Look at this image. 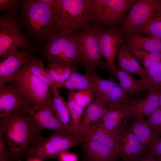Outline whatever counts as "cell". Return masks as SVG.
Instances as JSON below:
<instances>
[{"instance_id":"1","label":"cell","mask_w":161,"mask_h":161,"mask_svg":"<svg viewBox=\"0 0 161 161\" xmlns=\"http://www.w3.org/2000/svg\"><path fill=\"white\" fill-rule=\"evenodd\" d=\"M0 131L5 138L9 153L18 160L28 154L33 142L40 135L23 106L7 117L0 119Z\"/></svg>"},{"instance_id":"2","label":"cell","mask_w":161,"mask_h":161,"mask_svg":"<svg viewBox=\"0 0 161 161\" xmlns=\"http://www.w3.org/2000/svg\"><path fill=\"white\" fill-rule=\"evenodd\" d=\"M52 4H46L38 0H26L19 4L22 18L19 21L39 44L56 32Z\"/></svg>"},{"instance_id":"3","label":"cell","mask_w":161,"mask_h":161,"mask_svg":"<svg viewBox=\"0 0 161 161\" xmlns=\"http://www.w3.org/2000/svg\"><path fill=\"white\" fill-rule=\"evenodd\" d=\"M52 7L56 32H78L91 24L86 0H55Z\"/></svg>"},{"instance_id":"4","label":"cell","mask_w":161,"mask_h":161,"mask_svg":"<svg viewBox=\"0 0 161 161\" xmlns=\"http://www.w3.org/2000/svg\"><path fill=\"white\" fill-rule=\"evenodd\" d=\"M79 32L58 31L47 40L44 50L50 63L62 64L75 68L81 64Z\"/></svg>"},{"instance_id":"5","label":"cell","mask_w":161,"mask_h":161,"mask_svg":"<svg viewBox=\"0 0 161 161\" xmlns=\"http://www.w3.org/2000/svg\"><path fill=\"white\" fill-rule=\"evenodd\" d=\"M84 141L80 135L67 131L55 132L47 138L40 135L30 147L28 159L42 161L58 157L61 153Z\"/></svg>"},{"instance_id":"6","label":"cell","mask_w":161,"mask_h":161,"mask_svg":"<svg viewBox=\"0 0 161 161\" xmlns=\"http://www.w3.org/2000/svg\"><path fill=\"white\" fill-rule=\"evenodd\" d=\"M90 12V24L97 27H115L123 22L133 0H86Z\"/></svg>"},{"instance_id":"7","label":"cell","mask_w":161,"mask_h":161,"mask_svg":"<svg viewBox=\"0 0 161 161\" xmlns=\"http://www.w3.org/2000/svg\"><path fill=\"white\" fill-rule=\"evenodd\" d=\"M28 65L16 72L13 81L16 82L28 104L35 106L51 105L52 89L30 71Z\"/></svg>"},{"instance_id":"8","label":"cell","mask_w":161,"mask_h":161,"mask_svg":"<svg viewBox=\"0 0 161 161\" xmlns=\"http://www.w3.org/2000/svg\"><path fill=\"white\" fill-rule=\"evenodd\" d=\"M15 10L8 11L0 17L1 57L6 58L9 52L14 49L30 50L28 42L21 31Z\"/></svg>"},{"instance_id":"9","label":"cell","mask_w":161,"mask_h":161,"mask_svg":"<svg viewBox=\"0 0 161 161\" xmlns=\"http://www.w3.org/2000/svg\"><path fill=\"white\" fill-rule=\"evenodd\" d=\"M78 35L81 64L87 72L94 71L97 67L107 69L100 50L97 27L90 24L79 32Z\"/></svg>"},{"instance_id":"10","label":"cell","mask_w":161,"mask_h":161,"mask_svg":"<svg viewBox=\"0 0 161 161\" xmlns=\"http://www.w3.org/2000/svg\"><path fill=\"white\" fill-rule=\"evenodd\" d=\"M161 10V0H134L119 30L122 36L135 33L153 14Z\"/></svg>"},{"instance_id":"11","label":"cell","mask_w":161,"mask_h":161,"mask_svg":"<svg viewBox=\"0 0 161 161\" xmlns=\"http://www.w3.org/2000/svg\"><path fill=\"white\" fill-rule=\"evenodd\" d=\"M95 98L103 101L107 107L126 104L131 98L112 78L103 79L95 72H88Z\"/></svg>"},{"instance_id":"12","label":"cell","mask_w":161,"mask_h":161,"mask_svg":"<svg viewBox=\"0 0 161 161\" xmlns=\"http://www.w3.org/2000/svg\"><path fill=\"white\" fill-rule=\"evenodd\" d=\"M97 28V36L99 48L107 69L115 75L117 69L114 63L120 47L125 41L116 29L104 27Z\"/></svg>"},{"instance_id":"13","label":"cell","mask_w":161,"mask_h":161,"mask_svg":"<svg viewBox=\"0 0 161 161\" xmlns=\"http://www.w3.org/2000/svg\"><path fill=\"white\" fill-rule=\"evenodd\" d=\"M23 107L33 125L39 132L43 130L68 132L56 118L52 105L35 106L27 104Z\"/></svg>"},{"instance_id":"14","label":"cell","mask_w":161,"mask_h":161,"mask_svg":"<svg viewBox=\"0 0 161 161\" xmlns=\"http://www.w3.org/2000/svg\"><path fill=\"white\" fill-rule=\"evenodd\" d=\"M5 58L0 62V85L13 81L16 72L35 59L30 50L17 49L11 50Z\"/></svg>"},{"instance_id":"15","label":"cell","mask_w":161,"mask_h":161,"mask_svg":"<svg viewBox=\"0 0 161 161\" xmlns=\"http://www.w3.org/2000/svg\"><path fill=\"white\" fill-rule=\"evenodd\" d=\"M131 117L126 103L113 106L108 107L100 125L118 139L127 127L128 122Z\"/></svg>"},{"instance_id":"16","label":"cell","mask_w":161,"mask_h":161,"mask_svg":"<svg viewBox=\"0 0 161 161\" xmlns=\"http://www.w3.org/2000/svg\"><path fill=\"white\" fill-rule=\"evenodd\" d=\"M27 104V101L15 84L0 85V117L4 119Z\"/></svg>"},{"instance_id":"17","label":"cell","mask_w":161,"mask_h":161,"mask_svg":"<svg viewBox=\"0 0 161 161\" xmlns=\"http://www.w3.org/2000/svg\"><path fill=\"white\" fill-rule=\"evenodd\" d=\"M120 149L118 157L123 161H137L146 151L136 136L128 126L118 137Z\"/></svg>"},{"instance_id":"18","label":"cell","mask_w":161,"mask_h":161,"mask_svg":"<svg viewBox=\"0 0 161 161\" xmlns=\"http://www.w3.org/2000/svg\"><path fill=\"white\" fill-rule=\"evenodd\" d=\"M144 97L131 98L126 103L127 109L134 118L147 117L160 108L159 96L157 90L151 89Z\"/></svg>"},{"instance_id":"19","label":"cell","mask_w":161,"mask_h":161,"mask_svg":"<svg viewBox=\"0 0 161 161\" xmlns=\"http://www.w3.org/2000/svg\"><path fill=\"white\" fill-rule=\"evenodd\" d=\"M128 126L142 144L146 151L153 146L161 135V131L150 126L144 118H133Z\"/></svg>"},{"instance_id":"20","label":"cell","mask_w":161,"mask_h":161,"mask_svg":"<svg viewBox=\"0 0 161 161\" xmlns=\"http://www.w3.org/2000/svg\"><path fill=\"white\" fill-rule=\"evenodd\" d=\"M107 109L103 101L95 98L83 112L78 134L84 138L86 133L91 126V124L101 121Z\"/></svg>"},{"instance_id":"21","label":"cell","mask_w":161,"mask_h":161,"mask_svg":"<svg viewBox=\"0 0 161 161\" xmlns=\"http://www.w3.org/2000/svg\"><path fill=\"white\" fill-rule=\"evenodd\" d=\"M84 143V161H117L118 156L108 147L93 141L86 140Z\"/></svg>"},{"instance_id":"22","label":"cell","mask_w":161,"mask_h":161,"mask_svg":"<svg viewBox=\"0 0 161 161\" xmlns=\"http://www.w3.org/2000/svg\"><path fill=\"white\" fill-rule=\"evenodd\" d=\"M101 121L89 128L85 135V140L93 141L104 145L113 150L118 157L120 149L117 139L102 127Z\"/></svg>"},{"instance_id":"23","label":"cell","mask_w":161,"mask_h":161,"mask_svg":"<svg viewBox=\"0 0 161 161\" xmlns=\"http://www.w3.org/2000/svg\"><path fill=\"white\" fill-rule=\"evenodd\" d=\"M125 44L128 48L146 51L161 52V39L134 33L125 36Z\"/></svg>"},{"instance_id":"24","label":"cell","mask_w":161,"mask_h":161,"mask_svg":"<svg viewBox=\"0 0 161 161\" xmlns=\"http://www.w3.org/2000/svg\"><path fill=\"white\" fill-rule=\"evenodd\" d=\"M118 68L129 73L137 74L141 78H146L147 74L137 60L129 51L125 43L121 45L117 56Z\"/></svg>"},{"instance_id":"25","label":"cell","mask_w":161,"mask_h":161,"mask_svg":"<svg viewBox=\"0 0 161 161\" xmlns=\"http://www.w3.org/2000/svg\"><path fill=\"white\" fill-rule=\"evenodd\" d=\"M52 91V106L56 118L69 132H72L69 111L59 89Z\"/></svg>"},{"instance_id":"26","label":"cell","mask_w":161,"mask_h":161,"mask_svg":"<svg viewBox=\"0 0 161 161\" xmlns=\"http://www.w3.org/2000/svg\"><path fill=\"white\" fill-rule=\"evenodd\" d=\"M147 73L146 78L138 80L140 91L161 88V62L149 68Z\"/></svg>"},{"instance_id":"27","label":"cell","mask_w":161,"mask_h":161,"mask_svg":"<svg viewBox=\"0 0 161 161\" xmlns=\"http://www.w3.org/2000/svg\"><path fill=\"white\" fill-rule=\"evenodd\" d=\"M63 86L68 91L88 90L94 92L89 75L87 72L83 75L77 71L73 73L63 83Z\"/></svg>"},{"instance_id":"28","label":"cell","mask_w":161,"mask_h":161,"mask_svg":"<svg viewBox=\"0 0 161 161\" xmlns=\"http://www.w3.org/2000/svg\"><path fill=\"white\" fill-rule=\"evenodd\" d=\"M27 67L30 71L49 86L52 90L63 88V85L55 81L41 61L35 59L30 62Z\"/></svg>"},{"instance_id":"29","label":"cell","mask_w":161,"mask_h":161,"mask_svg":"<svg viewBox=\"0 0 161 161\" xmlns=\"http://www.w3.org/2000/svg\"><path fill=\"white\" fill-rule=\"evenodd\" d=\"M115 75L119 80L118 85L126 94L136 96L140 92L138 80L134 78L129 73L117 67Z\"/></svg>"},{"instance_id":"30","label":"cell","mask_w":161,"mask_h":161,"mask_svg":"<svg viewBox=\"0 0 161 161\" xmlns=\"http://www.w3.org/2000/svg\"><path fill=\"white\" fill-rule=\"evenodd\" d=\"M161 39V10L153 14L135 33Z\"/></svg>"},{"instance_id":"31","label":"cell","mask_w":161,"mask_h":161,"mask_svg":"<svg viewBox=\"0 0 161 161\" xmlns=\"http://www.w3.org/2000/svg\"><path fill=\"white\" fill-rule=\"evenodd\" d=\"M46 69L55 81L63 86L71 74L77 71L76 68L72 66L57 63H50Z\"/></svg>"},{"instance_id":"32","label":"cell","mask_w":161,"mask_h":161,"mask_svg":"<svg viewBox=\"0 0 161 161\" xmlns=\"http://www.w3.org/2000/svg\"><path fill=\"white\" fill-rule=\"evenodd\" d=\"M127 48L139 62L144 66L146 72L151 67L161 62V52H149Z\"/></svg>"},{"instance_id":"33","label":"cell","mask_w":161,"mask_h":161,"mask_svg":"<svg viewBox=\"0 0 161 161\" xmlns=\"http://www.w3.org/2000/svg\"><path fill=\"white\" fill-rule=\"evenodd\" d=\"M72 118V129L73 133L78 134L84 109L76 103L72 97V92L68 91V100L67 102Z\"/></svg>"},{"instance_id":"34","label":"cell","mask_w":161,"mask_h":161,"mask_svg":"<svg viewBox=\"0 0 161 161\" xmlns=\"http://www.w3.org/2000/svg\"><path fill=\"white\" fill-rule=\"evenodd\" d=\"M72 97L80 107L84 109L95 99L94 92L88 90H82L77 92L70 90Z\"/></svg>"},{"instance_id":"35","label":"cell","mask_w":161,"mask_h":161,"mask_svg":"<svg viewBox=\"0 0 161 161\" xmlns=\"http://www.w3.org/2000/svg\"><path fill=\"white\" fill-rule=\"evenodd\" d=\"M147 118L146 121L150 126L161 131V109L160 108Z\"/></svg>"},{"instance_id":"36","label":"cell","mask_w":161,"mask_h":161,"mask_svg":"<svg viewBox=\"0 0 161 161\" xmlns=\"http://www.w3.org/2000/svg\"><path fill=\"white\" fill-rule=\"evenodd\" d=\"M19 1L18 0H0V13L16 10L18 7L17 3Z\"/></svg>"},{"instance_id":"37","label":"cell","mask_w":161,"mask_h":161,"mask_svg":"<svg viewBox=\"0 0 161 161\" xmlns=\"http://www.w3.org/2000/svg\"><path fill=\"white\" fill-rule=\"evenodd\" d=\"M146 153L154 158L161 157V137L151 149L146 151Z\"/></svg>"},{"instance_id":"38","label":"cell","mask_w":161,"mask_h":161,"mask_svg":"<svg viewBox=\"0 0 161 161\" xmlns=\"http://www.w3.org/2000/svg\"><path fill=\"white\" fill-rule=\"evenodd\" d=\"M59 161H78V156L73 153L65 151L58 156Z\"/></svg>"},{"instance_id":"39","label":"cell","mask_w":161,"mask_h":161,"mask_svg":"<svg viewBox=\"0 0 161 161\" xmlns=\"http://www.w3.org/2000/svg\"><path fill=\"white\" fill-rule=\"evenodd\" d=\"M0 161H20V160L13 158L9 152L7 151L0 154Z\"/></svg>"},{"instance_id":"40","label":"cell","mask_w":161,"mask_h":161,"mask_svg":"<svg viewBox=\"0 0 161 161\" xmlns=\"http://www.w3.org/2000/svg\"><path fill=\"white\" fill-rule=\"evenodd\" d=\"M137 161H157L154 158L152 157L146 152L140 159Z\"/></svg>"},{"instance_id":"41","label":"cell","mask_w":161,"mask_h":161,"mask_svg":"<svg viewBox=\"0 0 161 161\" xmlns=\"http://www.w3.org/2000/svg\"><path fill=\"white\" fill-rule=\"evenodd\" d=\"M39 1L43 3L49 4L52 5L55 0H38Z\"/></svg>"},{"instance_id":"42","label":"cell","mask_w":161,"mask_h":161,"mask_svg":"<svg viewBox=\"0 0 161 161\" xmlns=\"http://www.w3.org/2000/svg\"><path fill=\"white\" fill-rule=\"evenodd\" d=\"M159 96L160 108L161 109V88L157 90Z\"/></svg>"},{"instance_id":"43","label":"cell","mask_w":161,"mask_h":161,"mask_svg":"<svg viewBox=\"0 0 161 161\" xmlns=\"http://www.w3.org/2000/svg\"><path fill=\"white\" fill-rule=\"evenodd\" d=\"M27 161H42L39 160H37L28 159Z\"/></svg>"},{"instance_id":"44","label":"cell","mask_w":161,"mask_h":161,"mask_svg":"<svg viewBox=\"0 0 161 161\" xmlns=\"http://www.w3.org/2000/svg\"><path fill=\"white\" fill-rule=\"evenodd\" d=\"M157 161H161V157L154 158Z\"/></svg>"}]
</instances>
